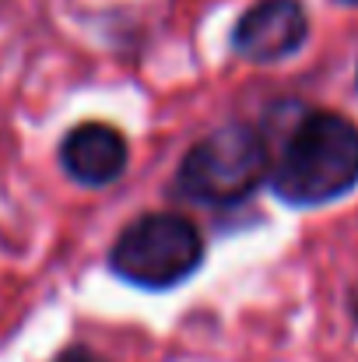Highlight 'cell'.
<instances>
[{
	"label": "cell",
	"mask_w": 358,
	"mask_h": 362,
	"mask_svg": "<svg viewBox=\"0 0 358 362\" xmlns=\"http://www.w3.org/2000/svg\"><path fill=\"white\" fill-rule=\"evenodd\" d=\"M285 204L313 208L358 187V127L338 113H306L292 127L270 176Z\"/></svg>",
	"instance_id": "1"
},
{
	"label": "cell",
	"mask_w": 358,
	"mask_h": 362,
	"mask_svg": "<svg viewBox=\"0 0 358 362\" xmlns=\"http://www.w3.org/2000/svg\"><path fill=\"white\" fill-rule=\"evenodd\" d=\"M267 176V141L249 123H225L197 141L176 176L183 197L208 208L246 201Z\"/></svg>",
	"instance_id": "2"
},
{
	"label": "cell",
	"mask_w": 358,
	"mask_h": 362,
	"mask_svg": "<svg viewBox=\"0 0 358 362\" xmlns=\"http://www.w3.org/2000/svg\"><path fill=\"white\" fill-rule=\"evenodd\" d=\"M204 260L197 226L176 211H151L130 222L109 250V267L137 288H176Z\"/></svg>",
	"instance_id": "3"
},
{
	"label": "cell",
	"mask_w": 358,
	"mask_h": 362,
	"mask_svg": "<svg viewBox=\"0 0 358 362\" xmlns=\"http://www.w3.org/2000/svg\"><path fill=\"white\" fill-rule=\"evenodd\" d=\"M309 21L299 0H260L239 18L232 49L249 64H278L302 49Z\"/></svg>",
	"instance_id": "4"
},
{
	"label": "cell",
	"mask_w": 358,
	"mask_h": 362,
	"mask_svg": "<svg viewBox=\"0 0 358 362\" xmlns=\"http://www.w3.org/2000/svg\"><path fill=\"white\" fill-rule=\"evenodd\" d=\"M60 165L85 187H106L126 169V141L109 123H81L64 137Z\"/></svg>",
	"instance_id": "5"
},
{
	"label": "cell",
	"mask_w": 358,
	"mask_h": 362,
	"mask_svg": "<svg viewBox=\"0 0 358 362\" xmlns=\"http://www.w3.org/2000/svg\"><path fill=\"white\" fill-rule=\"evenodd\" d=\"M56 362H106V359H99V356H95L92 349H85V345H74V349H67Z\"/></svg>",
	"instance_id": "6"
},
{
	"label": "cell",
	"mask_w": 358,
	"mask_h": 362,
	"mask_svg": "<svg viewBox=\"0 0 358 362\" xmlns=\"http://www.w3.org/2000/svg\"><path fill=\"white\" fill-rule=\"evenodd\" d=\"M341 4H348V7H355V4H358V0H341Z\"/></svg>",
	"instance_id": "7"
}]
</instances>
